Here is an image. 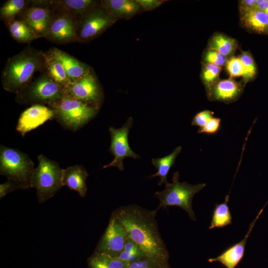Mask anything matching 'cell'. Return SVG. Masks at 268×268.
<instances>
[{"label":"cell","mask_w":268,"mask_h":268,"mask_svg":"<svg viewBox=\"0 0 268 268\" xmlns=\"http://www.w3.org/2000/svg\"><path fill=\"white\" fill-rule=\"evenodd\" d=\"M38 164L31 179V188L36 190L37 200L43 203L52 198L63 187L62 169L59 164L42 154L38 157Z\"/></svg>","instance_id":"277c9868"},{"label":"cell","mask_w":268,"mask_h":268,"mask_svg":"<svg viewBox=\"0 0 268 268\" xmlns=\"http://www.w3.org/2000/svg\"><path fill=\"white\" fill-rule=\"evenodd\" d=\"M49 106L56 112L57 120L66 128L75 131L85 125L97 113L99 108L76 99L67 93Z\"/></svg>","instance_id":"52a82bcc"},{"label":"cell","mask_w":268,"mask_h":268,"mask_svg":"<svg viewBox=\"0 0 268 268\" xmlns=\"http://www.w3.org/2000/svg\"><path fill=\"white\" fill-rule=\"evenodd\" d=\"M100 5L117 21L130 19L143 11L136 0H103Z\"/></svg>","instance_id":"ac0fdd59"},{"label":"cell","mask_w":268,"mask_h":268,"mask_svg":"<svg viewBox=\"0 0 268 268\" xmlns=\"http://www.w3.org/2000/svg\"><path fill=\"white\" fill-rule=\"evenodd\" d=\"M54 12L51 0H29L17 19L24 21L40 38H45Z\"/></svg>","instance_id":"9c48e42d"},{"label":"cell","mask_w":268,"mask_h":268,"mask_svg":"<svg viewBox=\"0 0 268 268\" xmlns=\"http://www.w3.org/2000/svg\"><path fill=\"white\" fill-rule=\"evenodd\" d=\"M237 47L235 39L220 33L214 34L208 42V49L215 51L227 58L235 52Z\"/></svg>","instance_id":"603a6c76"},{"label":"cell","mask_w":268,"mask_h":268,"mask_svg":"<svg viewBox=\"0 0 268 268\" xmlns=\"http://www.w3.org/2000/svg\"><path fill=\"white\" fill-rule=\"evenodd\" d=\"M34 164L29 156L21 151L1 145L0 173L18 184L23 190L31 188Z\"/></svg>","instance_id":"5b68a950"},{"label":"cell","mask_w":268,"mask_h":268,"mask_svg":"<svg viewBox=\"0 0 268 268\" xmlns=\"http://www.w3.org/2000/svg\"><path fill=\"white\" fill-rule=\"evenodd\" d=\"M157 210H148L135 204L122 206L112 213L124 225L128 237L145 256L169 264V253L159 232L155 218Z\"/></svg>","instance_id":"6da1fadb"},{"label":"cell","mask_w":268,"mask_h":268,"mask_svg":"<svg viewBox=\"0 0 268 268\" xmlns=\"http://www.w3.org/2000/svg\"><path fill=\"white\" fill-rule=\"evenodd\" d=\"M17 189H22V188L16 182L7 179L6 182L0 185V199Z\"/></svg>","instance_id":"8d00e7d4"},{"label":"cell","mask_w":268,"mask_h":268,"mask_svg":"<svg viewBox=\"0 0 268 268\" xmlns=\"http://www.w3.org/2000/svg\"><path fill=\"white\" fill-rule=\"evenodd\" d=\"M262 211L263 209L261 210L254 221L250 224L247 233L241 241L228 247L217 257L209 259L208 262L209 263L219 262L226 268H235L243 258L248 238L256 220Z\"/></svg>","instance_id":"e0dca14e"},{"label":"cell","mask_w":268,"mask_h":268,"mask_svg":"<svg viewBox=\"0 0 268 268\" xmlns=\"http://www.w3.org/2000/svg\"><path fill=\"white\" fill-rule=\"evenodd\" d=\"M127 237L128 234L124 225L112 213L94 252L117 258L123 250Z\"/></svg>","instance_id":"8fae6325"},{"label":"cell","mask_w":268,"mask_h":268,"mask_svg":"<svg viewBox=\"0 0 268 268\" xmlns=\"http://www.w3.org/2000/svg\"><path fill=\"white\" fill-rule=\"evenodd\" d=\"M228 59L218 52L208 49L203 55V63H208L215 65L219 67L225 65Z\"/></svg>","instance_id":"836d02e7"},{"label":"cell","mask_w":268,"mask_h":268,"mask_svg":"<svg viewBox=\"0 0 268 268\" xmlns=\"http://www.w3.org/2000/svg\"><path fill=\"white\" fill-rule=\"evenodd\" d=\"M143 11H151L159 7L165 1L162 0H136Z\"/></svg>","instance_id":"74e56055"},{"label":"cell","mask_w":268,"mask_h":268,"mask_svg":"<svg viewBox=\"0 0 268 268\" xmlns=\"http://www.w3.org/2000/svg\"><path fill=\"white\" fill-rule=\"evenodd\" d=\"M257 5V0H242L239 2L240 10H246L255 9Z\"/></svg>","instance_id":"f35d334b"},{"label":"cell","mask_w":268,"mask_h":268,"mask_svg":"<svg viewBox=\"0 0 268 268\" xmlns=\"http://www.w3.org/2000/svg\"><path fill=\"white\" fill-rule=\"evenodd\" d=\"M117 21L100 3L89 10L77 20V42L86 43L95 39Z\"/></svg>","instance_id":"ba28073f"},{"label":"cell","mask_w":268,"mask_h":268,"mask_svg":"<svg viewBox=\"0 0 268 268\" xmlns=\"http://www.w3.org/2000/svg\"><path fill=\"white\" fill-rule=\"evenodd\" d=\"M56 117V112L52 107L42 104L32 105L21 114L16 130L24 136L48 120Z\"/></svg>","instance_id":"5bb4252c"},{"label":"cell","mask_w":268,"mask_h":268,"mask_svg":"<svg viewBox=\"0 0 268 268\" xmlns=\"http://www.w3.org/2000/svg\"><path fill=\"white\" fill-rule=\"evenodd\" d=\"M47 53L61 63L71 83L81 78L92 69L89 65L56 47L50 48Z\"/></svg>","instance_id":"2e32d148"},{"label":"cell","mask_w":268,"mask_h":268,"mask_svg":"<svg viewBox=\"0 0 268 268\" xmlns=\"http://www.w3.org/2000/svg\"><path fill=\"white\" fill-rule=\"evenodd\" d=\"M221 70L220 67L211 64L203 63L201 77L206 92L219 80Z\"/></svg>","instance_id":"f546056e"},{"label":"cell","mask_w":268,"mask_h":268,"mask_svg":"<svg viewBox=\"0 0 268 268\" xmlns=\"http://www.w3.org/2000/svg\"><path fill=\"white\" fill-rule=\"evenodd\" d=\"M54 10L48 33L45 38L53 43L61 44L77 42V19L66 12Z\"/></svg>","instance_id":"7c38bea8"},{"label":"cell","mask_w":268,"mask_h":268,"mask_svg":"<svg viewBox=\"0 0 268 268\" xmlns=\"http://www.w3.org/2000/svg\"><path fill=\"white\" fill-rule=\"evenodd\" d=\"M88 174L80 165L70 166L63 169L62 185L76 191L82 198L85 197L87 191L86 180Z\"/></svg>","instance_id":"d6986e66"},{"label":"cell","mask_w":268,"mask_h":268,"mask_svg":"<svg viewBox=\"0 0 268 268\" xmlns=\"http://www.w3.org/2000/svg\"><path fill=\"white\" fill-rule=\"evenodd\" d=\"M229 199V195H227L223 203L215 204L208 228L209 229L222 228L232 223V217L228 205Z\"/></svg>","instance_id":"484cf974"},{"label":"cell","mask_w":268,"mask_h":268,"mask_svg":"<svg viewBox=\"0 0 268 268\" xmlns=\"http://www.w3.org/2000/svg\"><path fill=\"white\" fill-rule=\"evenodd\" d=\"M46 53L30 46L7 60L2 71L3 88L15 94L32 80L34 74L46 69Z\"/></svg>","instance_id":"7a4b0ae2"},{"label":"cell","mask_w":268,"mask_h":268,"mask_svg":"<svg viewBox=\"0 0 268 268\" xmlns=\"http://www.w3.org/2000/svg\"><path fill=\"white\" fill-rule=\"evenodd\" d=\"M179 177V173L175 172L173 176L172 183H168L163 191L155 193V197L159 201V204L156 209L158 210L167 206L180 207L187 212L192 220L195 221V214L192 206L193 199L195 195L206 185L204 183L191 185L186 182H180Z\"/></svg>","instance_id":"8992f818"},{"label":"cell","mask_w":268,"mask_h":268,"mask_svg":"<svg viewBox=\"0 0 268 268\" xmlns=\"http://www.w3.org/2000/svg\"><path fill=\"white\" fill-rule=\"evenodd\" d=\"M67 94L66 88L54 81L46 69L23 89L16 94L15 101L21 104H42L49 106Z\"/></svg>","instance_id":"3957f363"},{"label":"cell","mask_w":268,"mask_h":268,"mask_svg":"<svg viewBox=\"0 0 268 268\" xmlns=\"http://www.w3.org/2000/svg\"><path fill=\"white\" fill-rule=\"evenodd\" d=\"M66 89L69 95L99 108L103 97V92L92 68Z\"/></svg>","instance_id":"4fadbf2b"},{"label":"cell","mask_w":268,"mask_h":268,"mask_svg":"<svg viewBox=\"0 0 268 268\" xmlns=\"http://www.w3.org/2000/svg\"><path fill=\"white\" fill-rule=\"evenodd\" d=\"M100 3V1L95 0H51L52 6L54 10L66 12L77 19Z\"/></svg>","instance_id":"44dd1931"},{"label":"cell","mask_w":268,"mask_h":268,"mask_svg":"<svg viewBox=\"0 0 268 268\" xmlns=\"http://www.w3.org/2000/svg\"><path fill=\"white\" fill-rule=\"evenodd\" d=\"M145 256L141 249L128 236L124 248L117 258L129 265Z\"/></svg>","instance_id":"f1b7e54d"},{"label":"cell","mask_w":268,"mask_h":268,"mask_svg":"<svg viewBox=\"0 0 268 268\" xmlns=\"http://www.w3.org/2000/svg\"><path fill=\"white\" fill-rule=\"evenodd\" d=\"M244 86L233 78L219 80L206 92L207 98L210 101L230 103L240 97Z\"/></svg>","instance_id":"9a60e30c"},{"label":"cell","mask_w":268,"mask_h":268,"mask_svg":"<svg viewBox=\"0 0 268 268\" xmlns=\"http://www.w3.org/2000/svg\"><path fill=\"white\" fill-rule=\"evenodd\" d=\"M168 268H171V267H169Z\"/></svg>","instance_id":"60d3db41"},{"label":"cell","mask_w":268,"mask_h":268,"mask_svg":"<svg viewBox=\"0 0 268 268\" xmlns=\"http://www.w3.org/2000/svg\"><path fill=\"white\" fill-rule=\"evenodd\" d=\"M243 63L244 74L243 76V85L253 80L257 74V67L251 54L248 51H242L239 57Z\"/></svg>","instance_id":"4dcf8cb0"},{"label":"cell","mask_w":268,"mask_h":268,"mask_svg":"<svg viewBox=\"0 0 268 268\" xmlns=\"http://www.w3.org/2000/svg\"><path fill=\"white\" fill-rule=\"evenodd\" d=\"M46 69L49 76L62 86L67 88L72 83L61 63L47 52Z\"/></svg>","instance_id":"cb8c5ba5"},{"label":"cell","mask_w":268,"mask_h":268,"mask_svg":"<svg viewBox=\"0 0 268 268\" xmlns=\"http://www.w3.org/2000/svg\"><path fill=\"white\" fill-rule=\"evenodd\" d=\"M240 21L245 28L261 34H268V14L257 9L240 10Z\"/></svg>","instance_id":"ffe728a7"},{"label":"cell","mask_w":268,"mask_h":268,"mask_svg":"<svg viewBox=\"0 0 268 268\" xmlns=\"http://www.w3.org/2000/svg\"><path fill=\"white\" fill-rule=\"evenodd\" d=\"M169 267H170L169 264H164L145 256L129 264L127 268H168Z\"/></svg>","instance_id":"d6a6232c"},{"label":"cell","mask_w":268,"mask_h":268,"mask_svg":"<svg viewBox=\"0 0 268 268\" xmlns=\"http://www.w3.org/2000/svg\"><path fill=\"white\" fill-rule=\"evenodd\" d=\"M181 150L182 147L179 146L175 148L170 154L166 156L152 159V163L155 167L157 171L154 174L151 175L150 177H159L160 178L159 186L161 185L163 183L166 185L168 183L167 180V175Z\"/></svg>","instance_id":"7402d4cb"},{"label":"cell","mask_w":268,"mask_h":268,"mask_svg":"<svg viewBox=\"0 0 268 268\" xmlns=\"http://www.w3.org/2000/svg\"><path fill=\"white\" fill-rule=\"evenodd\" d=\"M29 0H8L6 1L0 8V19L6 24L16 19L28 5Z\"/></svg>","instance_id":"4316f807"},{"label":"cell","mask_w":268,"mask_h":268,"mask_svg":"<svg viewBox=\"0 0 268 268\" xmlns=\"http://www.w3.org/2000/svg\"><path fill=\"white\" fill-rule=\"evenodd\" d=\"M133 124V118L129 117L122 127L119 129L109 127L111 139L109 151L114 156V159L109 164L104 166L103 168L116 167L122 171L124 169L123 160L125 158L137 159L139 157L132 150L129 143L128 135Z\"/></svg>","instance_id":"30bf717a"},{"label":"cell","mask_w":268,"mask_h":268,"mask_svg":"<svg viewBox=\"0 0 268 268\" xmlns=\"http://www.w3.org/2000/svg\"><path fill=\"white\" fill-rule=\"evenodd\" d=\"M225 66L230 78L243 76L244 66L239 57H233L228 59Z\"/></svg>","instance_id":"1f68e13d"},{"label":"cell","mask_w":268,"mask_h":268,"mask_svg":"<svg viewBox=\"0 0 268 268\" xmlns=\"http://www.w3.org/2000/svg\"><path fill=\"white\" fill-rule=\"evenodd\" d=\"M88 268H127L124 261L108 255L93 253L87 260Z\"/></svg>","instance_id":"83f0119b"},{"label":"cell","mask_w":268,"mask_h":268,"mask_svg":"<svg viewBox=\"0 0 268 268\" xmlns=\"http://www.w3.org/2000/svg\"><path fill=\"white\" fill-rule=\"evenodd\" d=\"M220 124L221 119L213 117L204 126L199 129L198 133L199 134H214L219 131Z\"/></svg>","instance_id":"d590c367"},{"label":"cell","mask_w":268,"mask_h":268,"mask_svg":"<svg viewBox=\"0 0 268 268\" xmlns=\"http://www.w3.org/2000/svg\"><path fill=\"white\" fill-rule=\"evenodd\" d=\"M214 112L209 110H203L197 113L192 121V125L201 128L204 126L213 117Z\"/></svg>","instance_id":"e575fe53"},{"label":"cell","mask_w":268,"mask_h":268,"mask_svg":"<svg viewBox=\"0 0 268 268\" xmlns=\"http://www.w3.org/2000/svg\"><path fill=\"white\" fill-rule=\"evenodd\" d=\"M6 25L11 36L18 42L29 43L40 38L22 20L16 19L7 23Z\"/></svg>","instance_id":"d4e9b609"},{"label":"cell","mask_w":268,"mask_h":268,"mask_svg":"<svg viewBox=\"0 0 268 268\" xmlns=\"http://www.w3.org/2000/svg\"><path fill=\"white\" fill-rule=\"evenodd\" d=\"M257 9L268 14V0H264L263 2L256 7Z\"/></svg>","instance_id":"ab89813d"}]
</instances>
